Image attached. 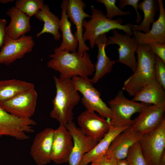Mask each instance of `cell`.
Instances as JSON below:
<instances>
[{"instance_id": "d6a6232c", "label": "cell", "mask_w": 165, "mask_h": 165, "mask_svg": "<svg viewBox=\"0 0 165 165\" xmlns=\"http://www.w3.org/2000/svg\"><path fill=\"white\" fill-rule=\"evenodd\" d=\"M148 45L153 53L165 63V43L155 42Z\"/></svg>"}, {"instance_id": "1f68e13d", "label": "cell", "mask_w": 165, "mask_h": 165, "mask_svg": "<svg viewBox=\"0 0 165 165\" xmlns=\"http://www.w3.org/2000/svg\"><path fill=\"white\" fill-rule=\"evenodd\" d=\"M139 0H120L119 3V9H123L127 6H131L135 10L137 17L135 20L136 23H139L141 20V16L139 12L138 11V3Z\"/></svg>"}, {"instance_id": "d4e9b609", "label": "cell", "mask_w": 165, "mask_h": 165, "mask_svg": "<svg viewBox=\"0 0 165 165\" xmlns=\"http://www.w3.org/2000/svg\"><path fill=\"white\" fill-rule=\"evenodd\" d=\"M35 16L40 21L44 22L42 30L36 34L37 37L44 33L52 35L56 40H59L62 35L59 31L60 19L50 11L49 6L44 4L43 6Z\"/></svg>"}, {"instance_id": "8fae6325", "label": "cell", "mask_w": 165, "mask_h": 165, "mask_svg": "<svg viewBox=\"0 0 165 165\" xmlns=\"http://www.w3.org/2000/svg\"><path fill=\"white\" fill-rule=\"evenodd\" d=\"M33 37L24 35L13 39L6 35L3 45L0 51V64L9 65L17 59L31 52L35 46Z\"/></svg>"}, {"instance_id": "d6986e66", "label": "cell", "mask_w": 165, "mask_h": 165, "mask_svg": "<svg viewBox=\"0 0 165 165\" xmlns=\"http://www.w3.org/2000/svg\"><path fill=\"white\" fill-rule=\"evenodd\" d=\"M159 11L158 19L152 24L147 33L138 31H132L138 45L147 44L153 42L165 43V9L162 0H157Z\"/></svg>"}, {"instance_id": "8d00e7d4", "label": "cell", "mask_w": 165, "mask_h": 165, "mask_svg": "<svg viewBox=\"0 0 165 165\" xmlns=\"http://www.w3.org/2000/svg\"><path fill=\"white\" fill-rule=\"evenodd\" d=\"M14 0H0V3L2 4H7L10 2H13Z\"/></svg>"}, {"instance_id": "f546056e", "label": "cell", "mask_w": 165, "mask_h": 165, "mask_svg": "<svg viewBox=\"0 0 165 165\" xmlns=\"http://www.w3.org/2000/svg\"><path fill=\"white\" fill-rule=\"evenodd\" d=\"M116 0H97L99 3L103 4L106 9L105 16L108 19L112 20L116 16L132 15L130 11H124L119 8L116 5Z\"/></svg>"}, {"instance_id": "484cf974", "label": "cell", "mask_w": 165, "mask_h": 165, "mask_svg": "<svg viewBox=\"0 0 165 165\" xmlns=\"http://www.w3.org/2000/svg\"><path fill=\"white\" fill-rule=\"evenodd\" d=\"M33 84L13 79L0 81V102L8 101L18 94L34 88Z\"/></svg>"}, {"instance_id": "52a82bcc", "label": "cell", "mask_w": 165, "mask_h": 165, "mask_svg": "<svg viewBox=\"0 0 165 165\" xmlns=\"http://www.w3.org/2000/svg\"><path fill=\"white\" fill-rule=\"evenodd\" d=\"M112 113V117L109 120L111 127H119L130 126L132 120V116L139 113L148 104L130 100L120 90L115 97L108 102Z\"/></svg>"}, {"instance_id": "ffe728a7", "label": "cell", "mask_w": 165, "mask_h": 165, "mask_svg": "<svg viewBox=\"0 0 165 165\" xmlns=\"http://www.w3.org/2000/svg\"><path fill=\"white\" fill-rule=\"evenodd\" d=\"M6 13L10 19L9 24L5 28V34L7 37L13 39H18L31 31L30 17L14 6L9 8Z\"/></svg>"}, {"instance_id": "cb8c5ba5", "label": "cell", "mask_w": 165, "mask_h": 165, "mask_svg": "<svg viewBox=\"0 0 165 165\" xmlns=\"http://www.w3.org/2000/svg\"><path fill=\"white\" fill-rule=\"evenodd\" d=\"M131 100L147 104L158 105L165 101V90L154 79L146 84Z\"/></svg>"}, {"instance_id": "e0dca14e", "label": "cell", "mask_w": 165, "mask_h": 165, "mask_svg": "<svg viewBox=\"0 0 165 165\" xmlns=\"http://www.w3.org/2000/svg\"><path fill=\"white\" fill-rule=\"evenodd\" d=\"M54 130L46 128L35 136L30 148V154L37 165H45L51 161V153Z\"/></svg>"}, {"instance_id": "4dcf8cb0", "label": "cell", "mask_w": 165, "mask_h": 165, "mask_svg": "<svg viewBox=\"0 0 165 165\" xmlns=\"http://www.w3.org/2000/svg\"><path fill=\"white\" fill-rule=\"evenodd\" d=\"M154 73L156 79L165 90V63L157 56L154 66Z\"/></svg>"}, {"instance_id": "836d02e7", "label": "cell", "mask_w": 165, "mask_h": 165, "mask_svg": "<svg viewBox=\"0 0 165 165\" xmlns=\"http://www.w3.org/2000/svg\"><path fill=\"white\" fill-rule=\"evenodd\" d=\"M117 162L105 155L92 162L91 165H117Z\"/></svg>"}, {"instance_id": "9c48e42d", "label": "cell", "mask_w": 165, "mask_h": 165, "mask_svg": "<svg viewBox=\"0 0 165 165\" xmlns=\"http://www.w3.org/2000/svg\"><path fill=\"white\" fill-rule=\"evenodd\" d=\"M37 96L34 88L21 93L8 101L0 102V106L17 117L31 119L35 112Z\"/></svg>"}, {"instance_id": "ba28073f", "label": "cell", "mask_w": 165, "mask_h": 165, "mask_svg": "<svg viewBox=\"0 0 165 165\" xmlns=\"http://www.w3.org/2000/svg\"><path fill=\"white\" fill-rule=\"evenodd\" d=\"M36 122L31 119L18 118L8 113L0 106V138L7 136L19 140L29 139L28 133L34 132Z\"/></svg>"}, {"instance_id": "277c9868", "label": "cell", "mask_w": 165, "mask_h": 165, "mask_svg": "<svg viewBox=\"0 0 165 165\" xmlns=\"http://www.w3.org/2000/svg\"><path fill=\"white\" fill-rule=\"evenodd\" d=\"M91 19L88 21L84 19L82 23V27L85 29L82 38L85 42L86 40L89 41L91 48H94L95 41L97 37L113 29L122 30L130 37L133 35L131 28L134 25L133 23L123 25V20L121 18L108 19L101 9L93 6H91Z\"/></svg>"}, {"instance_id": "f1b7e54d", "label": "cell", "mask_w": 165, "mask_h": 165, "mask_svg": "<svg viewBox=\"0 0 165 165\" xmlns=\"http://www.w3.org/2000/svg\"><path fill=\"white\" fill-rule=\"evenodd\" d=\"M126 159L129 165H148L141 153L138 142L130 147Z\"/></svg>"}, {"instance_id": "ac0fdd59", "label": "cell", "mask_w": 165, "mask_h": 165, "mask_svg": "<svg viewBox=\"0 0 165 165\" xmlns=\"http://www.w3.org/2000/svg\"><path fill=\"white\" fill-rule=\"evenodd\" d=\"M86 6V4L82 0H68L66 10L69 21L76 27V31L74 34L78 40L77 52L81 55H83L85 51H87L90 50L82 38L83 21L85 18L91 17L84 11Z\"/></svg>"}, {"instance_id": "44dd1931", "label": "cell", "mask_w": 165, "mask_h": 165, "mask_svg": "<svg viewBox=\"0 0 165 165\" xmlns=\"http://www.w3.org/2000/svg\"><path fill=\"white\" fill-rule=\"evenodd\" d=\"M108 39L106 34L99 36L95 40V44L98 47L97 61L94 66L95 73L90 79L92 83H95L106 74L110 72L114 64L117 61H112L106 55L105 47L108 45Z\"/></svg>"}, {"instance_id": "83f0119b", "label": "cell", "mask_w": 165, "mask_h": 165, "mask_svg": "<svg viewBox=\"0 0 165 165\" xmlns=\"http://www.w3.org/2000/svg\"><path fill=\"white\" fill-rule=\"evenodd\" d=\"M43 0H17L14 6L30 17L35 15L44 5Z\"/></svg>"}, {"instance_id": "4fadbf2b", "label": "cell", "mask_w": 165, "mask_h": 165, "mask_svg": "<svg viewBox=\"0 0 165 165\" xmlns=\"http://www.w3.org/2000/svg\"><path fill=\"white\" fill-rule=\"evenodd\" d=\"M112 31V35L108 37V45L115 44L119 46V59L117 61L129 67L134 73L137 63L135 53L138 46L135 38L125 34L119 33L116 29L113 30Z\"/></svg>"}, {"instance_id": "3957f363", "label": "cell", "mask_w": 165, "mask_h": 165, "mask_svg": "<svg viewBox=\"0 0 165 165\" xmlns=\"http://www.w3.org/2000/svg\"><path fill=\"white\" fill-rule=\"evenodd\" d=\"M136 70L124 82L123 90L134 97L146 84L156 79L154 66L156 55L147 44L139 45Z\"/></svg>"}, {"instance_id": "30bf717a", "label": "cell", "mask_w": 165, "mask_h": 165, "mask_svg": "<svg viewBox=\"0 0 165 165\" xmlns=\"http://www.w3.org/2000/svg\"><path fill=\"white\" fill-rule=\"evenodd\" d=\"M109 120L97 114L95 112L86 110L78 116L79 128L87 137L98 142L109 131Z\"/></svg>"}, {"instance_id": "d590c367", "label": "cell", "mask_w": 165, "mask_h": 165, "mask_svg": "<svg viewBox=\"0 0 165 165\" xmlns=\"http://www.w3.org/2000/svg\"><path fill=\"white\" fill-rule=\"evenodd\" d=\"M117 165H129L126 159L117 161Z\"/></svg>"}, {"instance_id": "6da1fadb", "label": "cell", "mask_w": 165, "mask_h": 165, "mask_svg": "<svg viewBox=\"0 0 165 165\" xmlns=\"http://www.w3.org/2000/svg\"><path fill=\"white\" fill-rule=\"evenodd\" d=\"M49 55L51 59L47 62L48 68L58 72L60 78L71 79L74 77H88L95 71L90 55L85 51L83 55L77 52L58 51Z\"/></svg>"}, {"instance_id": "5b68a950", "label": "cell", "mask_w": 165, "mask_h": 165, "mask_svg": "<svg viewBox=\"0 0 165 165\" xmlns=\"http://www.w3.org/2000/svg\"><path fill=\"white\" fill-rule=\"evenodd\" d=\"M148 165H165V119L153 130L142 135L138 141Z\"/></svg>"}, {"instance_id": "9a60e30c", "label": "cell", "mask_w": 165, "mask_h": 165, "mask_svg": "<svg viewBox=\"0 0 165 165\" xmlns=\"http://www.w3.org/2000/svg\"><path fill=\"white\" fill-rule=\"evenodd\" d=\"M71 133L73 145L68 162L69 165H80L84 155L92 149L97 143L86 136L75 124L71 122L66 124Z\"/></svg>"}, {"instance_id": "2e32d148", "label": "cell", "mask_w": 165, "mask_h": 165, "mask_svg": "<svg viewBox=\"0 0 165 165\" xmlns=\"http://www.w3.org/2000/svg\"><path fill=\"white\" fill-rule=\"evenodd\" d=\"M141 135L130 126L115 138L105 155L117 161L125 159L130 147L138 142Z\"/></svg>"}, {"instance_id": "8992f818", "label": "cell", "mask_w": 165, "mask_h": 165, "mask_svg": "<svg viewBox=\"0 0 165 165\" xmlns=\"http://www.w3.org/2000/svg\"><path fill=\"white\" fill-rule=\"evenodd\" d=\"M75 88L83 96L82 102L86 110L97 112L100 116L110 120L112 115L110 108L101 97V94L88 77H74L71 79Z\"/></svg>"}, {"instance_id": "603a6c76", "label": "cell", "mask_w": 165, "mask_h": 165, "mask_svg": "<svg viewBox=\"0 0 165 165\" xmlns=\"http://www.w3.org/2000/svg\"><path fill=\"white\" fill-rule=\"evenodd\" d=\"M130 126L119 127L111 126L109 131L105 137L97 143L92 149L84 155L80 165H88L89 163L105 155L115 138Z\"/></svg>"}, {"instance_id": "4316f807", "label": "cell", "mask_w": 165, "mask_h": 165, "mask_svg": "<svg viewBox=\"0 0 165 165\" xmlns=\"http://www.w3.org/2000/svg\"><path fill=\"white\" fill-rule=\"evenodd\" d=\"M138 9L143 12V19L140 24L134 25L131 31H142L147 33L150 30L151 24L155 22V15L159 10L158 1L156 0H144L138 3Z\"/></svg>"}, {"instance_id": "e575fe53", "label": "cell", "mask_w": 165, "mask_h": 165, "mask_svg": "<svg viewBox=\"0 0 165 165\" xmlns=\"http://www.w3.org/2000/svg\"><path fill=\"white\" fill-rule=\"evenodd\" d=\"M7 23V20L5 19H0V48L3 46L6 36L5 28Z\"/></svg>"}, {"instance_id": "7a4b0ae2", "label": "cell", "mask_w": 165, "mask_h": 165, "mask_svg": "<svg viewBox=\"0 0 165 165\" xmlns=\"http://www.w3.org/2000/svg\"><path fill=\"white\" fill-rule=\"evenodd\" d=\"M53 79L56 95L52 100L53 107L50 116L57 120L60 126H65L67 123L72 121L73 110L79 101L80 97L71 79L58 78L56 76Z\"/></svg>"}, {"instance_id": "7c38bea8", "label": "cell", "mask_w": 165, "mask_h": 165, "mask_svg": "<svg viewBox=\"0 0 165 165\" xmlns=\"http://www.w3.org/2000/svg\"><path fill=\"white\" fill-rule=\"evenodd\" d=\"M165 111V101L158 105H148L132 120L130 126L142 135L151 131L160 124L164 118Z\"/></svg>"}, {"instance_id": "7402d4cb", "label": "cell", "mask_w": 165, "mask_h": 165, "mask_svg": "<svg viewBox=\"0 0 165 165\" xmlns=\"http://www.w3.org/2000/svg\"><path fill=\"white\" fill-rule=\"evenodd\" d=\"M68 0H63L61 8L62 9L60 29L62 32V41L59 47L54 50L58 51L74 52L76 51L78 46V40L76 35L72 32V24L68 20L66 10Z\"/></svg>"}, {"instance_id": "5bb4252c", "label": "cell", "mask_w": 165, "mask_h": 165, "mask_svg": "<svg viewBox=\"0 0 165 165\" xmlns=\"http://www.w3.org/2000/svg\"><path fill=\"white\" fill-rule=\"evenodd\" d=\"M73 145L71 133L65 126H59L54 130L51 160L56 164L68 162Z\"/></svg>"}]
</instances>
